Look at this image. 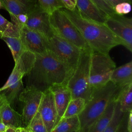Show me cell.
Segmentation results:
<instances>
[{
    "instance_id": "obj_4",
    "label": "cell",
    "mask_w": 132,
    "mask_h": 132,
    "mask_svg": "<svg viewBox=\"0 0 132 132\" xmlns=\"http://www.w3.org/2000/svg\"><path fill=\"white\" fill-rule=\"evenodd\" d=\"M91 48L82 50L77 65L68 79L66 86L71 94L72 99L83 98L87 103L90 98L91 89L89 82V68Z\"/></svg>"
},
{
    "instance_id": "obj_20",
    "label": "cell",
    "mask_w": 132,
    "mask_h": 132,
    "mask_svg": "<svg viewBox=\"0 0 132 132\" xmlns=\"http://www.w3.org/2000/svg\"><path fill=\"white\" fill-rule=\"evenodd\" d=\"M80 123L78 116L61 118L51 132H79Z\"/></svg>"
},
{
    "instance_id": "obj_23",
    "label": "cell",
    "mask_w": 132,
    "mask_h": 132,
    "mask_svg": "<svg viewBox=\"0 0 132 132\" xmlns=\"http://www.w3.org/2000/svg\"><path fill=\"white\" fill-rule=\"evenodd\" d=\"M86 104L85 100L82 97H79L71 99L61 118H67L74 116H78L83 110Z\"/></svg>"
},
{
    "instance_id": "obj_18",
    "label": "cell",
    "mask_w": 132,
    "mask_h": 132,
    "mask_svg": "<svg viewBox=\"0 0 132 132\" xmlns=\"http://www.w3.org/2000/svg\"><path fill=\"white\" fill-rule=\"evenodd\" d=\"M0 121L7 127H22V115L15 111L7 102L0 107Z\"/></svg>"
},
{
    "instance_id": "obj_37",
    "label": "cell",
    "mask_w": 132,
    "mask_h": 132,
    "mask_svg": "<svg viewBox=\"0 0 132 132\" xmlns=\"http://www.w3.org/2000/svg\"><path fill=\"white\" fill-rule=\"evenodd\" d=\"M7 128V127L3 123L0 121V132H5Z\"/></svg>"
},
{
    "instance_id": "obj_7",
    "label": "cell",
    "mask_w": 132,
    "mask_h": 132,
    "mask_svg": "<svg viewBox=\"0 0 132 132\" xmlns=\"http://www.w3.org/2000/svg\"><path fill=\"white\" fill-rule=\"evenodd\" d=\"M47 41L48 50L64 63L73 73L82 50L54 34L48 38Z\"/></svg>"
},
{
    "instance_id": "obj_17",
    "label": "cell",
    "mask_w": 132,
    "mask_h": 132,
    "mask_svg": "<svg viewBox=\"0 0 132 132\" xmlns=\"http://www.w3.org/2000/svg\"><path fill=\"white\" fill-rule=\"evenodd\" d=\"M119 95V94H118ZM118 96L109 103L103 113L91 124L87 132H103L111 121L113 116Z\"/></svg>"
},
{
    "instance_id": "obj_13",
    "label": "cell",
    "mask_w": 132,
    "mask_h": 132,
    "mask_svg": "<svg viewBox=\"0 0 132 132\" xmlns=\"http://www.w3.org/2000/svg\"><path fill=\"white\" fill-rule=\"evenodd\" d=\"M27 15L25 26L40 32L47 38L53 34L50 21V14L44 11L37 2Z\"/></svg>"
},
{
    "instance_id": "obj_28",
    "label": "cell",
    "mask_w": 132,
    "mask_h": 132,
    "mask_svg": "<svg viewBox=\"0 0 132 132\" xmlns=\"http://www.w3.org/2000/svg\"><path fill=\"white\" fill-rule=\"evenodd\" d=\"M26 128L30 132H47L42 119L38 111L32 118Z\"/></svg>"
},
{
    "instance_id": "obj_38",
    "label": "cell",
    "mask_w": 132,
    "mask_h": 132,
    "mask_svg": "<svg viewBox=\"0 0 132 132\" xmlns=\"http://www.w3.org/2000/svg\"><path fill=\"white\" fill-rule=\"evenodd\" d=\"M5 132H19V128H14L12 127H7Z\"/></svg>"
},
{
    "instance_id": "obj_5",
    "label": "cell",
    "mask_w": 132,
    "mask_h": 132,
    "mask_svg": "<svg viewBox=\"0 0 132 132\" xmlns=\"http://www.w3.org/2000/svg\"><path fill=\"white\" fill-rule=\"evenodd\" d=\"M50 21L54 34L68 40L81 50L90 48L77 28L61 9L51 14Z\"/></svg>"
},
{
    "instance_id": "obj_15",
    "label": "cell",
    "mask_w": 132,
    "mask_h": 132,
    "mask_svg": "<svg viewBox=\"0 0 132 132\" xmlns=\"http://www.w3.org/2000/svg\"><path fill=\"white\" fill-rule=\"evenodd\" d=\"M49 89L53 95L57 114L60 120L72 99L71 92L65 84H55Z\"/></svg>"
},
{
    "instance_id": "obj_10",
    "label": "cell",
    "mask_w": 132,
    "mask_h": 132,
    "mask_svg": "<svg viewBox=\"0 0 132 132\" xmlns=\"http://www.w3.org/2000/svg\"><path fill=\"white\" fill-rule=\"evenodd\" d=\"M19 37L25 49L35 54H41L48 50V38L40 32L24 26L20 29Z\"/></svg>"
},
{
    "instance_id": "obj_16",
    "label": "cell",
    "mask_w": 132,
    "mask_h": 132,
    "mask_svg": "<svg viewBox=\"0 0 132 132\" xmlns=\"http://www.w3.org/2000/svg\"><path fill=\"white\" fill-rule=\"evenodd\" d=\"M1 5L10 15L28 14L37 3L36 0H0Z\"/></svg>"
},
{
    "instance_id": "obj_39",
    "label": "cell",
    "mask_w": 132,
    "mask_h": 132,
    "mask_svg": "<svg viewBox=\"0 0 132 132\" xmlns=\"http://www.w3.org/2000/svg\"><path fill=\"white\" fill-rule=\"evenodd\" d=\"M19 132H30L26 128L20 127L19 128Z\"/></svg>"
},
{
    "instance_id": "obj_40",
    "label": "cell",
    "mask_w": 132,
    "mask_h": 132,
    "mask_svg": "<svg viewBox=\"0 0 132 132\" xmlns=\"http://www.w3.org/2000/svg\"><path fill=\"white\" fill-rule=\"evenodd\" d=\"M1 8H2V9H3V7H2V5H1V2H0V9H1Z\"/></svg>"
},
{
    "instance_id": "obj_35",
    "label": "cell",
    "mask_w": 132,
    "mask_h": 132,
    "mask_svg": "<svg viewBox=\"0 0 132 132\" xmlns=\"http://www.w3.org/2000/svg\"><path fill=\"white\" fill-rule=\"evenodd\" d=\"M109 4L111 5L113 8L117 4L121 3H123V2H127L130 4H131V0H106Z\"/></svg>"
},
{
    "instance_id": "obj_14",
    "label": "cell",
    "mask_w": 132,
    "mask_h": 132,
    "mask_svg": "<svg viewBox=\"0 0 132 132\" xmlns=\"http://www.w3.org/2000/svg\"><path fill=\"white\" fill-rule=\"evenodd\" d=\"M76 7L82 17L98 23L104 24L109 16L92 0H77Z\"/></svg>"
},
{
    "instance_id": "obj_34",
    "label": "cell",
    "mask_w": 132,
    "mask_h": 132,
    "mask_svg": "<svg viewBox=\"0 0 132 132\" xmlns=\"http://www.w3.org/2000/svg\"><path fill=\"white\" fill-rule=\"evenodd\" d=\"M127 128L128 132H132V110L130 111L127 120Z\"/></svg>"
},
{
    "instance_id": "obj_11",
    "label": "cell",
    "mask_w": 132,
    "mask_h": 132,
    "mask_svg": "<svg viewBox=\"0 0 132 132\" xmlns=\"http://www.w3.org/2000/svg\"><path fill=\"white\" fill-rule=\"evenodd\" d=\"M38 111L42 119L47 132H51L59 119L53 95L50 89L43 92Z\"/></svg>"
},
{
    "instance_id": "obj_25",
    "label": "cell",
    "mask_w": 132,
    "mask_h": 132,
    "mask_svg": "<svg viewBox=\"0 0 132 132\" xmlns=\"http://www.w3.org/2000/svg\"><path fill=\"white\" fill-rule=\"evenodd\" d=\"M22 86V79H21L0 91V92L5 96L7 102L11 105Z\"/></svg>"
},
{
    "instance_id": "obj_12",
    "label": "cell",
    "mask_w": 132,
    "mask_h": 132,
    "mask_svg": "<svg viewBox=\"0 0 132 132\" xmlns=\"http://www.w3.org/2000/svg\"><path fill=\"white\" fill-rule=\"evenodd\" d=\"M35 60V54L28 50L24 51L14 62V68L7 82L0 88V91L22 79L23 77L25 75H27L31 70L34 65Z\"/></svg>"
},
{
    "instance_id": "obj_30",
    "label": "cell",
    "mask_w": 132,
    "mask_h": 132,
    "mask_svg": "<svg viewBox=\"0 0 132 132\" xmlns=\"http://www.w3.org/2000/svg\"><path fill=\"white\" fill-rule=\"evenodd\" d=\"M10 17L11 22L19 28L25 25L28 19V15L26 14H19L16 15H10Z\"/></svg>"
},
{
    "instance_id": "obj_26",
    "label": "cell",
    "mask_w": 132,
    "mask_h": 132,
    "mask_svg": "<svg viewBox=\"0 0 132 132\" xmlns=\"http://www.w3.org/2000/svg\"><path fill=\"white\" fill-rule=\"evenodd\" d=\"M124 113L121 111L120 110V105L117 100L112 118L109 124L103 132H116L121 120L124 116Z\"/></svg>"
},
{
    "instance_id": "obj_32",
    "label": "cell",
    "mask_w": 132,
    "mask_h": 132,
    "mask_svg": "<svg viewBox=\"0 0 132 132\" xmlns=\"http://www.w3.org/2000/svg\"><path fill=\"white\" fill-rule=\"evenodd\" d=\"M129 112L124 113V116L121 120L116 132H128L127 128V120Z\"/></svg>"
},
{
    "instance_id": "obj_33",
    "label": "cell",
    "mask_w": 132,
    "mask_h": 132,
    "mask_svg": "<svg viewBox=\"0 0 132 132\" xmlns=\"http://www.w3.org/2000/svg\"><path fill=\"white\" fill-rule=\"evenodd\" d=\"M65 8L70 10H73L76 8L77 0H61Z\"/></svg>"
},
{
    "instance_id": "obj_3",
    "label": "cell",
    "mask_w": 132,
    "mask_h": 132,
    "mask_svg": "<svg viewBox=\"0 0 132 132\" xmlns=\"http://www.w3.org/2000/svg\"><path fill=\"white\" fill-rule=\"evenodd\" d=\"M122 88L111 81L105 85L91 90L90 100L78 116L80 123L79 132H87L91 124L103 113L110 101L118 95Z\"/></svg>"
},
{
    "instance_id": "obj_27",
    "label": "cell",
    "mask_w": 132,
    "mask_h": 132,
    "mask_svg": "<svg viewBox=\"0 0 132 132\" xmlns=\"http://www.w3.org/2000/svg\"><path fill=\"white\" fill-rule=\"evenodd\" d=\"M40 7L48 14L54 11L64 8L65 7L61 0H36Z\"/></svg>"
},
{
    "instance_id": "obj_6",
    "label": "cell",
    "mask_w": 132,
    "mask_h": 132,
    "mask_svg": "<svg viewBox=\"0 0 132 132\" xmlns=\"http://www.w3.org/2000/svg\"><path fill=\"white\" fill-rule=\"evenodd\" d=\"M116 68L109 54L92 51L89 68V82L91 90L105 85Z\"/></svg>"
},
{
    "instance_id": "obj_22",
    "label": "cell",
    "mask_w": 132,
    "mask_h": 132,
    "mask_svg": "<svg viewBox=\"0 0 132 132\" xmlns=\"http://www.w3.org/2000/svg\"><path fill=\"white\" fill-rule=\"evenodd\" d=\"M1 39L5 42L10 50L14 62L23 52L26 50L20 37L4 36Z\"/></svg>"
},
{
    "instance_id": "obj_36",
    "label": "cell",
    "mask_w": 132,
    "mask_h": 132,
    "mask_svg": "<svg viewBox=\"0 0 132 132\" xmlns=\"http://www.w3.org/2000/svg\"><path fill=\"white\" fill-rule=\"evenodd\" d=\"M7 101L5 96L0 92V107L4 103H5Z\"/></svg>"
},
{
    "instance_id": "obj_29",
    "label": "cell",
    "mask_w": 132,
    "mask_h": 132,
    "mask_svg": "<svg viewBox=\"0 0 132 132\" xmlns=\"http://www.w3.org/2000/svg\"><path fill=\"white\" fill-rule=\"evenodd\" d=\"M107 15H110L114 13L113 7L106 0H92Z\"/></svg>"
},
{
    "instance_id": "obj_9",
    "label": "cell",
    "mask_w": 132,
    "mask_h": 132,
    "mask_svg": "<svg viewBox=\"0 0 132 132\" xmlns=\"http://www.w3.org/2000/svg\"><path fill=\"white\" fill-rule=\"evenodd\" d=\"M43 92L27 86L20 93L19 100L24 103L22 113V127L26 128L38 112Z\"/></svg>"
},
{
    "instance_id": "obj_1",
    "label": "cell",
    "mask_w": 132,
    "mask_h": 132,
    "mask_svg": "<svg viewBox=\"0 0 132 132\" xmlns=\"http://www.w3.org/2000/svg\"><path fill=\"white\" fill-rule=\"evenodd\" d=\"M35 55L34 65L27 74V86L43 92L55 84H66L73 73L64 63L49 50Z\"/></svg>"
},
{
    "instance_id": "obj_31",
    "label": "cell",
    "mask_w": 132,
    "mask_h": 132,
    "mask_svg": "<svg viewBox=\"0 0 132 132\" xmlns=\"http://www.w3.org/2000/svg\"><path fill=\"white\" fill-rule=\"evenodd\" d=\"M113 10L116 13L120 15L128 13L131 11V4L127 2L119 3L113 7Z\"/></svg>"
},
{
    "instance_id": "obj_24",
    "label": "cell",
    "mask_w": 132,
    "mask_h": 132,
    "mask_svg": "<svg viewBox=\"0 0 132 132\" xmlns=\"http://www.w3.org/2000/svg\"><path fill=\"white\" fill-rule=\"evenodd\" d=\"M20 29L0 14V39L4 36L19 37Z\"/></svg>"
},
{
    "instance_id": "obj_2",
    "label": "cell",
    "mask_w": 132,
    "mask_h": 132,
    "mask_svg": "<svg viewBox=\"0 0 132 132\" xmlns=\"http://www.w3.org/2000/svg\"><path fill=\"white\" fill-rule=\"evenodd\" d=\"M62 10L76 26L83 38L93 52L108 54L113 47L124 43L104 24L82 17L76 7L73 10L62 8Z\"/></svg>"
},
{
    "instance_id": "obj_21",
    "label": "cell",
    "mask_w": 132,
    "mask_h": 132,
    "mask_svg": "<svg viewBox=\"0 0 132 132\" xmlns=\"http://www.w3.org/2000/svg\"><path fill=\"white\" fill-rule=\"evenodd\" d=\"M117 100L121 111L125 113L132 110V83L120 90Z\"/></svg>"
},
{
    "instance_id": "obj_8",
    "label": "cell",
    "mask_w": 132,
    "mask_h": 132,
    "mask_svg": "<svg viewBox=\"0 0 132 132\" xmlns=\"http://www.w3.org/2000/svg\"><path fill=\"white\" fill-rule=\"evenodd\" d=\"M104 24L123 40L124 46L132 52V19L116 13L109 15Z\"/></svg>"
},
{
    "instance_id": "obj_19",
    "label": "cell",
    "mask_w": 132,
    "mask_h": 132,
    "mask_svg": "<svg viewBox=\"0 0 132 132\" xmlns=\"http://www.w3.org/2000/svg\"><path fill=\"white\" fill-rule=\"evenodd\" d=\"M110 81L120 88L132 83V61L116 68L112 73Z\"/></svg>"
}]
</instances>
